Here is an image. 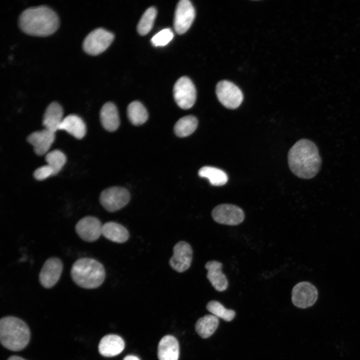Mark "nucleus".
I'll list each match as a JSON object with an SVG mask.
<instances>
[{
    "label": "nucleus",
    "instance_id": "obj_19",
    "mask_svg": "<svg viewBox=\"0 0 360 360\" xmlns=\"http://www.w3.org/2000/svg\"><path fill=\"white\" fill-rule=\"evenodd\" d=\"M180 354L179 344L176 338L166 335L160 340L158 347L159 360H178Z\"/></svg>",
    "mask_w": 360,
    "mask_h": 360
},
{
    "label": "nucleus",
    "instance_id": "obj_18",
    "mask_svg": "<svg viewBox=\"0 0 360 360\" xmlns=\"http://www.w3.org/2000/svg\"><path fill=\"white\" fill-rule=\"evenodd\" d=\"M63 109L57 102H50L46 109L43 116L42 125L48 130L56 132L59 130L63 118Z\"/></svg>",
    "mask_w": 360,
    "mask_h": 360
},
{
    "label": "nucleus",
    "instance_id": "obj_12",
    "mask_svg": "<svg viewBox=\"0 0 360 360\" xmlns=\"http://www.w3.org/2000/svg\"><path fill=\"white\" fill-rule=\"evenodd\" d=\"M63 270V263L58 258L50 257L43 264L39 274V282L46 288L53 287L59 280Z\"/></svg>",
    "mask_w": 360,
    "mask_h": 360
},
{
    "label": "nucleus",
    "instance_id": "obj_32",
    "mask_svg": "<svg viewBox=\"0 0 360 360\" xmlns=\"http://www.w3.org/2000/svg\"><path fill=\"white\" fill-rule=\"evenodd\" d=\"M123 360H140V359L134 355H128L124 358Z\"/></svg>",
    "mask_w": 360,
    "mask_h": 360
},
{
    "label": "nucleus",
    "instance_id": "obj_7",
    "mask_svg": "<svg viewBox=\"0 0 360 360\" xmlns=\"http://www.w3.org/2000/svg\"><path fill=\"white\" fill-rule=\"evenodd\" d=\"M173 94L176 104L182 109L190 108L195 103L196 88L192 80L186 76H182L176 82Z\"/></svg>",
    "mask_w": 360,
    "mask_h": 360
},
{
    "label": "nucleus",
    "instance_id": "obj_25",
    "mask_svg": "<svg viewBox=\"0 0 360 360\" xmlns=\"http://www.w3.org/2000/svg\"><path fill=\"white\" fill-rule=\"evenodd\" d=\"M128 117L134 125L144 124L148 118V112L143 104L138 101L130 102L127 108Z\"/></svg>",
    "mask_w": 360,
    "mask_h": 360
},
{
    "label": "nucleus",
    "instance_id": "obj_29",
    "mask_svg": "<svg viewBox=\"0 0 360 360\" xmlns=\"http://www.w3.org/2000/svg\"><path fill=\"white\" fill-rule=\"evenodd\" d=\"M46 161L52 170L54 175L56 174L66 162L65 154L58 150H54L48 152L45 156Z\"/></svg>",
    "mask_w": 360,
    "mask_h": 360
},
{
    "label": "nucleus",
    "instance_id": "obj_3",
    "mask_svg": "<svg viewBox=\"0 0 360 360\" xmlns=\"http://www.w3.org/2000/svg\"><path fill=\"white\" fill-rule=\"evenodd\" d=\"M70 276L78 286L86 289H94L103 283L106 271L102 264L97 260L90 258H82L73 264Z\"/></svg>",
    "mask_w": 360,
    "mask_h": 360
},
{
    "label": "nucleus",
    "instance_id": "obj_27",
    "mask_svg": "<svg viewBox=\"0 0 360 360\" xmlns=\"http://www.w3.org/2000/svg\"><path fill=\"white\" fill-rule=\"evenodd\" d=\"M156 16V10L154 7H150L145 11L137 26V30L140 35H146L150 32Z\"/></svg>",
    "mask_w": 360,
    "mask_h": 360
},
{
    "label": "nucleus",
    "instance_id": "obj_17",
    "mask_svg": "<svg viewBox=\"0 0 360 360\" xmlns=\"http://www.w3.org/2000/svg\"><path fill=\"white\" fill-rule=\"evenodd\" d=\"M124 342L120 336L110 334L104 336L100 340L98 350L100 354L106 357L116 356L124 348Z\"/></svg>",
    "mask_w": 360,
    "mask_h": 360
},
{
    "label": "nucleus",
    "instance_id": "obj_8",
    "mask_svg": "<svg viewBox=\"0 0 360 360\" xmlns=\"http://www.w3.org/2000/svg\"><path fill=\"white\" fill-rule=\"evenodd\" d=\"M216 94L220 102L230 109L238 108L244 98L243 94L239 88L228 80H222L218 83Z\"/></svg>",
    "mask_w": 360,
    "mask_h": 360
},
{
    "label": "nucleus",
    "instance_id": "obj_15",
    "mask_svg": "<svg viewBox=\"0 0 360 360\" xmlns=\"http://www.w3.org/2000/svg\"><path fill=\"white\" fill-rule=\"evenodd\" d=\"M55 139V132L46 128L31 133L27 138L28 142L34 147L38 156L47 154Z\"/></svg>",
    "mask_w": 360,
    "mask_h": 360
},
{
    "label": "nucleus",
    "instance_id": "obj_11",
    "mask_svg": "<svg viewBox=\"0 0 360 360\" xmlns=\"http://www.w3.org/2000/svg\"><path fill=\"white\" fill-rule=\"evenodd\" d=\"M195 10L188 0H181L178 3L174 16V26L178 34H183L190 27L195 18Z\"/></svg>",
    "mask_w": 360,
    "mask_h": 360
},
{
    "label": "nucleus",
    "instance_id": "obj_33",
    "mask_svg": "<svg viewBox=\"0 0 360 360\" xmlns=\"http://www.w3.org/2000/svg\"><path fill=\"white\" fill-rule=\"evenodd\" d=\"M8 360H26L24 359L23 358H22L21 357L14 356H12L10 357L8 359Z\"/></svg>",
    "mask_w": 360,
    "mask_h": 360
},
{
    "label": "nucleus",
    "instance_id": "obj_31",
    "mask_svg": "<svg viewBox=\"0 0 360 360\" xmlns=\"http://www.w3.org/2000/svg\"><path fill=\"white\" fill-rule=\"evenodd\" d=\"M52 176H54V172L48 164L38 168L34 172V178L38 180H44Z\"/></svg>",
    "mask_w": 360,
    "mask_h": 360
},
{
    "label": "nucleus",
    "instance_id": "obj_23",
    "mask_svg": "<svg viewBox=\"0 0 360 360\" xmlns=\"http://www.w3.org/2000/svg\"><path fill=\"white\" fill-rule=\"evenodd\" d=\"M218 324V318L213 314H207L198 320L195 325V330L200 337L206 338L214 333Z\"/></svg>",
    "mask_w": 360,
    "mask_h": 360
},
{
    "label": "nucleus",
    "instance_id": "obj_9",
    "mask_svg": "<svg viewBox=\"0 0 360 360\" xmlns=\"http://www.w3.org/2000/svg\"><path fill=\"white\" fill-rule=\"evenodd\" d=\"M318 297V292L316 286L308 282H301L296 284L292 292V300L293 304L300 308H306L312 306Z\"/></svg>",
    "mask_w": 360,
    "mask_h": 360
},
{
    "label": "nucleus",
    "instance_id": "obj_10",
    "mask_svg": "<svg viewBox=\"0 0 360 360\" xmlns=\"http://www.w3.org/2000/svg\"><path fill=\"white\" fill-rule=\"evenodd\" d=\"M212 216L216 222L228 226L238 225L244 218V214L241 208L228 204L216 206L212 210Z\"/></svg>",
    "mask_w": 360,
    "mask_h": 360
},
{
    "label": "nucleus",
    "instance_id": "obj_1",
    "mask_svg": "<svg viewBox=\"0 0 360 360\" xmlns=\"http://www.w3.org/2000/svg\"><path fill=\"white\" fill-rule=\"evenodd\" d=\"M292 172L303 179H310L320 169L322 159L316 144L308 139H301L290 148L288 156Z\"/></svg>",
    "mask_w": 360,
    "mask_h": 360
},
{
    "label": "nucleus",
    "instance_id": "obj_20",
    "mask_svg": "<svg viewBox=\"0 0 360 360\" xmlns=\"http://www.w3.org/2000/svg\"><path fill=\"white\" fill-rule=\"evenodd\" d=\"M102 126L109 132L115 131L120 125V118L116 106L112 102L105 103L100 113Z\"/></svg>",
    "mask_w": 360,
    "mask_h": 360
},
{
    "label": "nucleus",
    "instance_id": "obj_28",
    "mask_svg": "<svg viewBox=\"0 0 360 360\" xmlns=\"http://www.w3.org/2000/svg\"><path fill=\"white\" fill-rule=\"evenodd\" d=\"M206 309L212 314L226 322L232 320L236 315L234 310L226 308L221 303L216 300H212L208 302Z\"/></svg>",
    "mask_w": 360,
    "mask_h": 360
},
{
    "label": "nucleus",
    "instance_id": "obj_2",
    "mask_svg": "<svg viewBox=\"0 0 360 360\" xmlns=\"http://www.w3.org/2000/svg\"><path fill=\"white\" fill-rule=\"evenodd\" d=\"M18 22L24 32L38 36L52 34L58 29L60 24L55 12L44 5L26 8L20 14Z\"/></svg>",
    "mask_w": 360,
    "mask_h": 360
},
{
    "label": "nucleus",
    "instance_id": "obj_5",
    "mask_svg": "<svg viewBox=\"0 0 360 360\" xmlns=\"http://www.w3.org/2000/svg\"><path fill=\"white\" fill-rule=\"evenodd\" d=\"M114 38L111 32L102 28H96L90 32L82 42V48L88 54H98L105 50Z\"/></svg>",
    "mask_w": 360,
    "mask_h": 360
},
{
    "label": "nucleus",
    "instance_id": "obj_4",
    "mask_svg": "<svg viewBox=\"0 0 360 360\" xmlns=\"http://www.w3.org/2000/svg\"><path fill=\"white\" fill-rule=\"evenodd\" d=\"M30 336L29 328L22 320L14 316H6L0 320V340L6 348L12 351L23 350Z\"/></svg>",
    "mask_w": 360,
    "mask_h": 360
},
{
    "label": "nucleus",
    "instance_id": "obj_26",
    "mask_svg": "<svg viewBox=\"0 0 360 360\" xmlns=\"http://www.w3.org/2000/svg\"><path fill=\"white\" fill-rule=\"evenodd\" d=\"M198 124L196 118L193 116H187L180 118L175 124L174 130L178 137L190 136L196 130Z\"/></svg>",
    "mask_w": 360,
    "mask_h": 360
},
{
    "label": "nucleus",
    "instance_id": "obj_16",
    "mask_svg": "<svg viewBox=\"0 0 360 360\" xmlns=\"http://www.w3.org/2000/svg\"><path fill=\"white\" fill-rule=\"evenodd\" d=\"M222 264L216 260H211L205 264L207 270L206 277L212 286L218 292L226 290L228 282V279L222 270Z\"/></svg>",
    "mask_w": 360,
    "mask_h": 360
},
{
    "label": "nucleus",
    "instance_id": "obj_13",
    "mask_svg": "<svg viewBox=\"0 0 360 360\" xmlns=\"http://www.w3.org/2000/svg\"><path fill=\"white\" fill-rule=\"evenodd\" d=\"M101 222L93 216H86L80 220L76 223L75 230L78 235L84 241L94 242L102 234Z\"/></svg>",
    "mask_w": 360,
    "mask_h": 360
},
{
    "label": "nucleus",
    "instance_id": "obj_6",
    "mask_svg": "<svg viewBox=\"0 0 360 360\" xmlns=\"http://www.w3.org/2000/svg\"><path fill=\"white\" fill-rule=\"evenodd\" d=\"M130 200V194L125 188L112 186L104 190L100 194V202L109 212L117 211L124 207Z\"/></svg>",
    "mask_w": 360,
    "mask_h": 360
},
{
    "label": "nucleus",
    "instance_id": "obj_24",
    "mask_svg": "<svg viewBox=\"0 0 360 360\" xmlns=\"http://www.w3.org/2000/svg\"><path fill=\"white\" fill-rule=\"evenodd\" d=\"M198 174L202 178H208L214 186H223L228 180V175L224 170L214 166H204L199 170Z\"/></svg>",
    "mask_w": 360,
    "mask_h": 360
},
{
    "label": "nucleus",
    "instance_id": "obj_14",
    "mask_svg": "<svg viewBox=\"0 0 360 360\" xmlns=\"http://www.w3.org/2000/svg\"><path fill=\"white\" fill-rule=\"evenodd\" d=\"M173 252L169 261L171 267L179 272L187 270L190 266L192 258L190 246L185 242H179L174 247Z\"/></svg>",
    "mask_w": 360,
    "mask_h": 360
},
{
    "label": "nucleus",
    "instance_id": "obj_30",
    "mask_svg": "<svg viewBox=\"0 0 360 360\" xmlns=\"http://www.w3.org/2000/svg\"><path fill=\"white\" fill-rule=\"evenodd\" d=\"M174 33L172 30L166 28L162 30L155 34L151 39V42L155 46H162L168 44L172 39Z\"/></svg>",
    "mask_w": 360,
    "mask_h": 360
},
{
    "label": "nucleus",
    "instance_id": "obj_21",
    "mask_svg": "<svg viewBox=\"0 0 360 360\" xmlns=\"http://www.w3.org/2000/svg\"><path fill=\"white\" fill-rule=\"evenodd\" d=\"M58 130H64L78 139H82L86 134L85 123L78 116L71 114L64 118Z\"/></svg>",
    "mask_w": 360,
    "mask_h": 360
},
{
    "label": "nucleus",
    "instance_id": "obj_22",
    "mask_svg": "<svg viewBox=\"0 0 360 360\" xmlns=\"http://www.w3.org/2000/svg\"><path fill=\"white\" fill-rule=\"evenodd\" d=\"M102 234L108 240L117 243L126 242L130 236L126 228L114 222H108L102 224Z\"/></svg>",
    "mask_w": 360,
    "mask_h": 360
}]
</instances>
